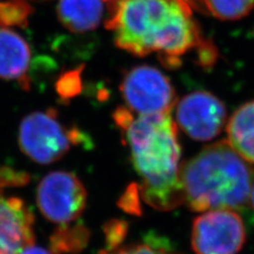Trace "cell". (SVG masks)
Wrapping results in <instances>:
<instances>
[{
  "label": "cell",
  "mask_w": 254,
  "mask_h": 254,
  "mask_svg": "<svg viewBox=\"0 0 254 254\" xmlns=\"http://www.w3.org/2000/svg\"><path fill=\"white\" fill-rule=\"evenodd\" d=\"M34 240V216L26 202L0 189V254H19Z\"/></svg>",
  "instance_id": "9"
},
{
  "label": "cell",
  "mask_w": 254,
  "mask_h": 254,
  "mask_svg": "<svg viewBox=\"0 0 254 254\" xmlns=\"http://www.w3.org/2000/svg\"><path fill=\"white\" fill-rule=\"evenodd\" d=\"M36 201L45 218L59 225L73 222L82 215L87 202V190L73 173L51 172L37 187Z\"/></svg>",
  "instance_id": "7"
},
{
  "label": "cell",
  "mask_w": 254,
  "mask_h": 254,
  "mask_svg": "<svg viewBox=\"0 0 254 254\" xmlns=\"http://www.w3.org/2000/svg\"><path fill=\"white\" fill-rule=\"evenodd\" d=\"M105 27L118 48L141 58L155 52L168 68L204 41L190 6L179 0H114Z\"/></svg>",
  "instance_id": "1"
},
{
  "label": "cell",
  "mask_w": 254,
  "mask_h": 254,
  "mask_svg": "<svg viewBox=\"0 0 254 254\" xmlns=\"http://www.w3.org/2000/svg\"><path fill=\"white\" fill-rule=\"evenodd\" d=\"M127 108L139 116L171 115L176 104V91L162 71L140 65L127 71L120 84Z\"/></svg>",
  "instance_id": "5"
},
{
  "label": "cell",
  "mask_w": 254,
  "mask_h": 254,
  "mask_svg": "<svg viewBox=\"0 0 254 254\" xmlns=\"http://www.w3.org/2000/svg\"><path fill=\"white\" fill-rule=\"evenodd\" d=\"M105 1H109V0H105ZM111 1H114V0H111Z\"/></svg>",
  "instance_id": "25"
},
{
  "label": "cell",
  "mask_w": 254,
  "mask_h": 254,
  "mask_svg": "<svg viewBox=\"0 0 254 254\" xmlns=\"http://www.w3.org/2000/svg\"><path fill=\"white\" fill-rule=\"evenodd\" d=\"M81 69L71 70L69 72L64 73L57 83V90L60 97L64 100H68L75 97L81 91Z\"/></svg>",
  "instance_id": "17"
},
{
  "label": "cell",
  "mask_w": 254,
  "mask_h": 254,
  "mask_svg": "<svg viewBox=\"0 0 254 254\" xmlns=\"http://www.w3.org/2000/svg\"><path fill=\"white\" fill-rule=\"evenodd\" d=\"M99 254H181L175 250L170 243L162 237L150 235L140 243L126 246H119L117 248H106Z\"/></svg>",
  "instance_id": "15"
},
{
  "label": "cell",
  "mask_w": 254,
  "mask_h": 254,
  "mask_svg": "<svg viewBox=\"0 0 254 254\" xmlns=\"http://www.w3.org/2000/svg\"><path fill=\"white\" fill-rule=\"evenodd\" d=\"M29 175L23 172H16L12 169L0 171V189L10 186H25L29 182Z\"/></svg>",
  "instance_id": "21"
},
{
  "label": "cell",
  "mask_w": 254,
  "mask_h": 254,
  "mask_svg": "<svg viewBox=\"0 0 254 254\" xmlns=\"http://www.w3.org/2000/svg\"><path fill=\"white\" fill-rule=\"evenodd\" d=\"M180 179L185 202L192 211L243 209L249 204L254 165L221 140L182 164Z\"/></svg>",
  "instance_id": "3"
},
{
  "label": "cell",
  "mask_w": 254,
  "mask_h": 254,
  "mask_svg": "<svg viewBox=\"0 0 254 254\" xmlns=\"http://www.w3.org/2000/svg\"><path fill=\"white\" fill-rule=\"evenodd\" d=\"M113 118L141 177L142 199L159 211H170L184 203L181 147L177 125L171 115L134 116L127 107H119Z\"/></svg>",
  "instance_id": "2"
},
{
  "label": "cell",
  "mask_w": 254,
  "mask_h": 254,
  "mask_svg": "<svg viewBox=\"0 0 254 254\" xmlns=\"http://www.w3.org/2000/svg\"><path fill=\"white\" fill-rule=\"evenodd\" d=\"M205 13L221 20H237L254 9V0H202Z\"/></svg>",
  "instance_id": "14"
},
{
  "label": "cell",
  "mask_w": 254,
  "mask_h": 254,
  "mask_svg": "<svg viewBox=\"0 0 254 254\" xmlns=\"http://www.w3.org/2000/svg\"><path fill=\"white\" fill-rule=\"evenodd\" d=\"M246 237L240 214L230 209H216L195 218L190 245L195 254H237L243 249Z\"/></svg>",
  "instance_id": "6"
},
{
  "label": "cell",
  "mask_w": 254,
  "mask_h": 254,
  "mask_svg": "<svg viewBox=\"0 0 254 254\" xmlns=\"http://www.w3.org/2000/svg\"><path fill=\"white\" fill-rule=\"evenodd\" d=\"M179 1L185 2V3L189 4L190 7H195L196 10H199L202 12V10H201V9H203L202 0H179ZM203 12H204V9H203Z\"/></svg>",
  "instance_id": "23"
},
{
  "label": "cell",
  "mask_w": 254,
  "mask_h": 254,
  "mask_svg": "<svg viewBox=\"0 0 254 254\" xmlns=\"http://www.w3.org/2000/svg\"><path fill=\"white\" fill-rule=\"evenodd\" d=\"M249 203L251 204V206L254 210V184L252 186V190H251V194H250V200H249Z\"/></svg>",
  "instance_id": "24"
},
{
  "label": "cell",
  "mask_w": 254,
  "mask_h": 254,
  "mask_svg": "<svg viewBox=\"0 0 254 254\" xmlns=\"http://www.w3.org/2000/svg\"><path fill=\"white\" fill-rule=\"evenodd\" d=\"M89 231L82 222L60 225L51 235L50 243L53 253H75L86 247Z\"/></svg>",
  "instance_id": "13"
},
{
  "label": "cell",
  "mask_w": 254,
  "mask_h": 254,
  "mask_svg": "<svg viewBox=\"0 0 254 254\" xmlns=\"http://www.w3.org/2000/svg\"><path fill=\"white\" fill-rule=\"evenodd\" d=\"M31 60V48L26 39L13 30L0 28V78L18 82L29 90Z\"/></svg>",
  "instance_id": "10"
},
{
  "label": "cell",
  "mask_w": 254,
  "mask_h": 254,
  "mask_svg": "<svg viewBox=\"0 0 254 254\" xmlns=\"http://www.w3.org/2000/svg\"><path fill=\"white\" fill-rule=\"evenodd\" d=\"M103 13V0H60L58 4L61 23L73 33H85L97 29Z\"/></svg>",
  "instance_id": "11"
},
{
  "label": "cell",
  "mask_w": 254,
  "mask_h": 254,
  "mask_svg": "<svg viewBox=\"0 0 254 254\" xmlns=\"http://www.w3.org/2000/svg\"><path fill=\"white\" fill-rule=\"evenodd\" d=\"M19 254H54L52 251L47 250L43 247H39L34 244L28 246L27 248L23 249Z\"/></svg>",
  "instance_id": "22"
},
{
  "label": "cell",
  "mask_w": 254,
  "mask_h": 254,
  "mask_svg": "<svg viewBox=\"0 0 254 254\" xmlns=\"http://www.w3.org/2000/svg\"><path fill=\"white\" fill-rule=\"evenodd\" d=\"M227 142L244 160L254 165V101L245 103L230 117Z\"/></svg>",
  "instance_id": "12"
},
{
  "label": "cell",
  "mask_w": 254,
  "mask_h": 254,
  "mask_svg": "<svg viewBox=\"0 0 254 254\" xmlns=\"http://www.w3.org/2000/svg\"><path fill=\"white\" fill-rule=\"evenodd\" d=\"M33 12L29 0H3L0 1V26L26 28Z\"/></svg>",
  "instance_id": "16"
},
{
  "label": "cell",
  "mask_w": 254,
  "mask_h": 254,
  "mask_svg": "<svg viewBox=\"0 0 254 254\" xmlns=\"http://www.w3.org/2000/svg\"><path fill=\"white\" fill-rule=\"evenodd\" d=\"M18 144L32 161L50 164L59 161L72 146L87 144V137L76 127H68L58 111L49 108L34 111L23 118L19 125Z\"/></svg>",
  "instance_id": "4"
},
{
  "label": "cell",
  "mask_w": 254,
  "mask_h": 254,
  "mask_svg": "<svg viewBox=\"0 0 254 254\" xmlns=\"http://www.w3.org/2000/svg\"><path fill=\"white\" fill-rule=\"evenodd\" d=\"M177 124L189 137L210 141L224 129L227 108L216 95L199 90L187 94L176 108Z\"/></svg>",
  "instance_id": "8"
},
{
  "label": "cell",
  "mask_w": 254,
  "mask_h": 254,
  "mask_svg": "<svg viewBox=\"0 0 254 254\" xmlns=\"http://www.w3.org/2000/svg\"><path fill=\"white\" fill-rule=\"evenodd\" d=\"M196 50L197 64L204 69L212 68L218 60L217 48L209 39L204 38V41L196 48Z\"/></svg>",
  "instance_id": "20"
},
{
  "label": "cell",
  "mask_w": 254,
  "mask_h": 254,
  "mask_svg": "<svg viewBox=\"0 0 254 254\" xmlns=\"http://www.w3.org/2000/svg\"><path fill=\"white\" fill-rule=\"evenodd\" d=\"M140 190L137 184H131L126 188L125 192L119 199V206L127 213L139 215L141 214V203H140Z\"/></svg>",
  "instance_id": "19"
},
{
  "label": "cell",
  "mask_w": 254,
  "mask_h": 254,
  "mask_svg": "<svg viewBox=\"0 0 254 254\" xmlns=\"http://www.w3.org/2000/svg\"><path fill=\"white\" fill-rule=\"evenodd\" d=\"M128 225L124 220L114 219L108 221L104 227L106 236V248H117L121 246L127 235Z\"/></svg>",
  "instance_id": "18"
}]
</instances>
